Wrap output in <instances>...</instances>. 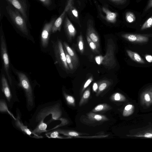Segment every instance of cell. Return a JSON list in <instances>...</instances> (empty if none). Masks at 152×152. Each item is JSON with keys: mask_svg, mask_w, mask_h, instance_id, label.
<instances>
[{"mask_svg": "<svg viewBox=\"0 0 152 152\" xmlns=\"http://www.w3.org/2000/svg\"><path fill=\"white\" fill-rule=\"evenodd\" d=\"M115 44L112 38L107 39L106 53L104 56L99 55L95 57V60L97 64L102 65L105 68L110 70L115 68L116 65L115 52Z\"/></svg>", "mask_w": 152, "mask_h": 152, "instance_id": "cell-1", "label": "cell"}, {"mask_svg": "<svg viewBox=\"0 0 152 152\" xmlns=\"http://www.w3.org/2000/svg\"><path fill=\"white\" fill-rule=\"evenodd\" d=\"M19 81V86L24 90L27 99V104L28 107H33L34 105V99L32 89L27 76L20 71H15Z\"/></svg>", "mask_w": 152, "mask_h": 152, "instance_id": "cell-2", "label": "cell"}, {"mask_svg": "<svg viewBox=\"0 0 152 152\" xmlns=\"http://www.w3.org/2000/svg\"><path fill=\"white\" fill-rule=\"evenodd\" d=\"M6 9L12 22L17 28L23 34L28 36V30L27 26V22L19 11L10 6L7 7Z\"/></svg>", "mask_w": 152, "mask_h": 152, "instance_id": "cell-3", "label": "cell"}, {"mask_svg": "<svg viewBox=\"0 0 152 152\" xmlns=\"http://www.w3.org/2000/svg\"><path fill=\"white\" fill-rule=\"evenodd\" d=\"M1 25L0 29V45L1 55L4 70L9 81L10 85L12 84V80L9 74L10 62L7 45L4 34Z\"/></svg>", "mask_w": 152, "mask_h": 152, "instance_id": "cell-4", "label": "cell"}, {"mask_svg": "<svg viewBox=\"0 0 152 152\" xmlns=\"http://www.w3.org/2000/svg\"><path fill=\"white\" fill-rule=\"evenodd\" d=\"M53 47L57 62L66 71L70 69L67 63L66 56L61 41L58 40L53 44Z\"/></svg>", "mask_w": 152, "mask_h": 152, "instance_id": "cell-5", "label": "cell"}, {"mask_svg": "<svg viewBox=\"0 0 152 152\" xmlns=\"http://www.w3.org/2000/svg\"><path fill=\"white\" fill-rule=\"evenodd\" d=\"M56 18H52L50 21L46 23L42 29L41 37V43L42 47L46 48L48 45L49 40Z\"/></svg>", "mask_w": 152, "mask_h": 152, "instance_id": "cell-6", "label": "cell"}, {"mask_svg": "<svg viewBox=\"0 0 152 152\" xmlns=\"http://www.w3.org/2000/svg\"><path fill=\"white\" fill-rule=\"evenodd\" d=\"M73 0H67L66 5L61 15L56 19L53 25L52 32L54 33L58 31H60L61 26L65 15L70 7L73 4Z\"/></svg>", "mask_w": 152, "mask_h": 152, "instance_id": "cell-7", "label": "cell"}, {"mask_svg": "<svg viewBox=\"0 0 152 152\" xmlns=\"http://www.w3.org/2000/svg\"><path fill=\"white\" fill-rule=\"evenodd\" d=\"M64 27L67 39L71 42L75 36L76 31L66 15L64 20Z\"/></svg>", "mask_w": 152, "mask_h": 152, "instance_id": "cell-8", "label": "cell"}, {"mask_svg": "<svg viewBox=\"0 0 152 152\" xmlns=\"http://www.w3.org/2000/svg\"><path fill=\"white\" fill-rule=\"evenodd\" d=\"M18 10L26 22L28 21L26 4L22 0H5Z\"/></svg>", "mask_w": 152, "mask_h": 152, "instance_id": "cell-9", "label": "cell"}, {"mask_svg": "<svg viewBox=\"0 0 152 152\" xmlns=\"http://www.w3.org/2000/svg\"><path fill=\"white\" fill-rule=\"evenodd\" d=\"M121 36L127 40L133 43H144L148 42L149 40L147 36L141 34H122Z\"/></svg>", "mask_w": 152, "mask_h": 152, "instance_id": "cell-10", "label": "cell"}, {"mask_svg": "<svg viewBox=\"0 0 152 152\" xmlns=\"http://www.w3.org/2000/svg\"><path fill=\"white\" fill-rule=\"evenodd\" d=\"M86 35L99 46V36L94 27L92 20L90 19H89L87 22Z\"/></svg>", "mask_w": 152, "mask_h": 152, "instance_id": "cell-11", "label": "cell"}, {"mask_svg": "<svg viewBox=\"0 0 152 152\" xmlns=\"http://www.w3.org/2000/svg\"><path fill=\"white\" fill-rule=\"evenodd\" d=\"M87 123H101L108 121L109 119L105 116L90 112L87 114Z\"/></svg>", "mask_w": 152, "mask_h": 152, "instance_id": "cell-12", "label": "cell"}, {"mask_svg": "<svg viewBox=\"0 0 152 152\" xmlns=\"http://www.w3.org/2000/svg\"><path fill=\"white\" fill-rule=\"evenodd\" d=\"M2 90L8 101L10 102L12 97V95L7 80L4 74L1 77Z\"/></svg>", "mask_w": 152, "mask_h": 152, "instance_id": "cell-13", "label": "cell"}, {"mask_svg": "<svg viewBox=\"0 0 152 152\" xmlns=\"http://www.w3.org/2000/svg\"><path fill=\"white\" fill-rule=\"evenodd\" d=\"M102 10L105 14L103 18L106 21L112 23H114L116 22L117 16L116 13L111 11L106 6H103Z\"/></svg>", "mask_w": 152, "mask_h": 152, "instance_id": "cell-14", "label": "cell"}, {"mask_svg": "<svg viewBox=\"0 0 152 152\" xmlns=\"http://www.w3.org/2000/svg\"><path fill=\"white\" fill-rule=\"evenodd\" d=\"M17 116L16 120H14L15 126L17 128L27 135L29 136L31 135L33 133L32 132H31L20 121V116L18 112H17Z\"/></svg>", "mask_w": 152, "mask_h": 152, "instance_id": "cell-15", "label": "cell"}, {"mask_svg": "<svg viewBox=\"0 0 152 152\" xmlns=\"http://www.w3.org/2000/svg\"><path fill=\"white\" fill-rule=\"evenodd\" d=\"M63 45L64 48L66 50L67 53L70 56L73 61L75 67L78 64V59L75 52L65 42H64Z\"/></svg>", "mask_w": 152, "mask_h": 152, "instance_id": "cell-16", "label": "cell"}, {"mask_svg": "<svg viewBox=\"0 0 152 152\" xmlns=\"http://www.w3.org/2000/svg\"><path fill=\"white\" fill-rule=\"evenodd\" d=\"M111 84V82L108 80H103L100 81L98 84V89L96 95L99 96L108 88Z\"/></svg>", "mask_w": 152, "mask_h": 152, "instance_id": "cell-17", "label": "cell"}, {"mask_svg": "<svg viewBox=\"0 0 152 152\" xmlns=\"http://www.w3.org/2000/svg\"><path fill=\"white\" fill-rule=\"evenodd\" d=\"M126 52L129 56L134 61L139 63H145L143 59L137 53L129 50H126Z\"/></svg>", "mask_w": 152, "mask_h": 152, "instance_id": "cell-18", "label": "cell"}, {"mask_svg": "<svg viewBox=\"0 0 152 152\" xmlns=\"http://www.w3.org/2000/svg\"><path fill=\"white\" fill-rule=\"evenodd\" d=\"M47 127V124L44 123L43 121H41L40 123L33 130L32 132L33 134L37 136V134H39L42 133L47 132L46 129Z\"/></svg>", "mask_w": 152, "mask_h": 152, "instance_id": "cell-19", "label": "cell"}, {"mask_svg": "<svg viewBox=\"0 0 152 152\" xmlns=\"http://www.w3.org/2000/svg\"><path fill=\"white\" fill-rule=\"evenodd\" d=\"M112 108L111 107L107 104L104 103L96 106L92 110V111L94 113L102 112L107 111Z\"/></svg>", "mask_w": 152, "mask_h": 152, "instance_id": "cell-20", "label": "cell"}, {"mask_svg": "<svg viewBox=\"0 0 152 152\" xmlns=\"http://www.w3.org/2000/svg\"><path fill=\"white\" fill-rule=\"evenodd\" d=\"M67 13L74 20H75V21H78L77 20H78L79 19L78 12L77 10L73 6V4L70 7ZM78 23L80 26L78 22Z\"/></svg>", "mask_w": 152, "mask_h": 152, "instance_id": "cell-21", "label": "cell"}, {"mask_svg": "<svg viewBox=\"0 0 152 152\" xmlns=\"http://www.w3.org/2000/svg\"><path fill=\"white\" fill-rule=\"evenodd\" d=\"M86 39L88 45L92 51L96 54H99L100 53L99 50V46L95 42L92 41L87 35Z\"/></svg>", "mask_w": 152, "mask_h": 152, "instance_id": "cell-22", "label": "cell"}, {"mask_svg": "<svg viewBox=\"0 0 152 152\" xmlns=\"http://www.w3.org/2000/svg\"><path fill=\"white\" fill-rule=\"evenodd\" d=\"M56 130L59 132L60 134L68 136L76 137L80 136V135L81 134L79 133L73 131L68 130L59 129H56Z\"/></svg>", "mask_w": 152, "mask_h": 152, "instance_id": "cell-23", "label": "cell"}, {"mask_svg": "<svg viewBox=\"0 0 152 152\" xmlns=\"http://www.w3.org/2000/svg\"><path fill=\"white\" fill-rule=\"evenodd\" d=\"M0 111L1 112H6L9 114L14 119L16 118L8 110L7 104L3 99H1L0 101Z\"/></svg>", "mask_w": 152, "mask_h": 152, "instance_id": "cell-24", "label": "cell"}, {"mask_svg": "<svg viewBox=\"0 0 152 152\" xmlns=\"http://www.w3.org/2000/svg\"><path fill=\"white\" fill-rule=\"evenodd\" d=\"M90 95V88H88L84 92L79 103V106H81L86 104L88 100Z\"/></svg>", "mask_w": 152, "mask_h": 152, "instance_id": "cell-25", "label": "cell"}, {"mask_svg": "<svg viewBox=\"0 0 152 152\" xmlns=\"http://www.w3.org/2000/svg\"><path fill=\"white\" fill-rule=\"evenodd\" d=\"M77 45L79 51L81 54H83L84 51V44L83 37L82 34H80L78 37Z\"/></svg>", "mask_w": 152, "mask_h": 152, "instance_id": "cell-26", "label": "cell"}, {"mask_svg": "<svg viewBox=\"0 0 152 152\" xmlns=\"http://www.w3.org/2000/svg\"><path fill=\"white\" fill-rule=\"evenodd\" d=\"M63 94L67 104L71 106H75V101L74 98L72 96L67 94L64 91Z\"/></svg>", "mask_w": 152, "mask_h": 152, "instance_id": "cell-27", "label": "cell"}, {"mask_svg": "<svg viewBox=\"0 0 152 152\" xmlns=\"http://www.w3.org/2000/svg\"><path fill=\"white\" fill-rule=\"evenodd\" d=\"M60 133L56 130L46 134L47 137L49 138L63 139L65 137L61 136Z\"/></svg>", "mask_w": 152, "mask_h": 152, "instance_id": "cell-28", "label": "cell"}, {"mask_svg": "<svg viewBox=\"0 0 152 152\" xmlns=\"http://www.w3.org/2000/svg\"><path fill=\"white\" fill-rule=\"evenodd\" d=\"M64 50L65 54L67 63L70 69L72 70L75 67L73 61L71 57L67 53L66 50L64 48Z\"/></svg>", "mask_w": 152, "mask_h": 152, "instance_id": "cell-29", "label": "cell"}, {"mask_svg": "<svg viewBox=\"0 0 152 152\" xmlns=\"http://www.w3.org/2000/svg\"><path fill=\"white\" fill-rule=\"evenodd\" d=\"M110 98L111 100L113 101H123L124 98L120 94L116 93L113 94Z\"/></svg>", "mask_w": 152, "mask_h": 152, "instance_id": "cell-30", "label": "cell"}, {"mask_svg": "<svg viewBox=\"0 0 152 152\" xmlns=\"http://www.w3.org/2000/svg\"><path fill=\"white\" fill-rule=\"evenodd\" d=\"M126 19L128 22L132 23L135 20L136 18L133 13L131 12H127L126 14Z\"/></svg>", "mask_w": 152, "mask_h": 152, "instance_id": "cell-31", "label": "cell"}, {"mask_svg": "<svg viewBox=\"0 0 152 152\" xmlns=\"http://www.w3.org/2000/svg\"><path fill=\"white\" fill-rule=\"evenodd\" d=\"M152 16L149 18L143 24L141 28V30H143L152 27Z\"/></svg>", "mask_w": 152, "mask_h": 152, "instance_id": "cell-32", "label": "cell"}, {"mask_svg": "<svg viewBox=\"0 0 152 152\" xmlns=\"http://www.w3.org/2000/svg\"><path fill=\"white\" fill-rule=\"evenodd\" d=\"M93 80V77L92 76H90L88 78L83 86L81 91V93H83L85 89L90 85Z\"/></svg>", "mask_w": 152, "mask_h": 152, "instance_id": "cell-33", "label": "cell"}, {"mask_svg": "<svg viewBox=\"0 0 152 152\" xmlns=\"http://www.w3.org/2000/svg\"><path fill=\"white\" fill-rule=\"evenodd\" d=\"M44 5L49 6L52 4L51 0H39Z\"/></svg>", "mask_w": 152, "mask_h": 152, "instance_id": "cell-34", "label": "cell"}, {"mask_svg": "<svg viewBox=\"0 0 152 152\" xmlns=\"http://www.w3.org/2000/svg\"><path fill=\"white\" fill-rule=\"evenodd\" d=\"M111 1L117 4H123L124 3L126 0H110Z\"/></svg>", "mask_w": 152, "mask_h": 152, "instance_id": "cell-35", "label": "cell"}, {"mask_svg": "<svg viewBox=\"0 0 152 152\" xmlns=\"http://www.w3.org/2000/svg\"><path fill=\"white\" fill-rule=\"evenodd\" d=\"M98 87V84L96 82L94 83L93 85V91L95 92H97Z\"/></svg>", "mask_w": 152, "mask_h": 152, "instance_id": "cell-36", "label": "cell"}, {"mask_svg": "<svg viewBox=\"0 0 152 152\" xmlns=\"http://www.w3.org/2000/svg\"><path fill=\"white\" fill-rule=\"evenodd\" d=\"M146 60L149 62H152V56L150 55H146L145 56Z\"/></svg>", "mask_w": 152, "mask_h": 152, "instance_id": "cell-37", "label": "cell"}, {"mask_svg": "<svg viewBox=\"0 0 152 152\" xmlns=\"http://www.w3.org/2000/svg\"><path fill=\"white\" fill-rule=\"evenodd\" d=\"M145 100L147 102H149L150 100V97L149 95L147 93H146L144 95Z\"/></svg>", "mask_w": 152, "mask_h": 152, "instance_id": "cell-38", "label": "cell"}, {"mask_svg": "<svg viewBox=\"0 0 152 152\" xmlns=\"http://www.w3.org/2000/svg\"><path fill=\"white\" fill-rule=\"evenodd\" d=\"M132 105L131 104H129L126 106L124 108V112L128 111L132 107Z\"/></svg>", "mask_w": 152, "mask_h": 152, "instance_id": "cell-39", "label": "cell"}, {"mask_svg": "<svg viewBox=\"0 0 152 152\" xmlns=\"http://www.w3.org/2000/svg\"><path fill=\"white\" fill-rule=\"evenodd\" d=\"M152 7V0H150L145 9L146 11Z\"/></svg>", "mask_w": 152, "mask_h": 152, "instance_id": "cell-40", "label": "cell"}, {"mask_svg": "<svg viewBox=\"0 0 152 152\" xmlns=\"http://www.w3.org/2000/svg\"><path fill=\"white\" fill-rule=\"evenodd\" d=\"M145 136L147 137H152V134L151 133H146L145 135Z\"/></svg>", "mask_w": 152, "mask_h": 152, "instance_id": "cell-41", "label": "cell"}, {"mask_svg": "<svg viewBox=\"0 0 152 152\" xmlns=\"http://www.w3.org/2000/svg\"></svg>", "mask_w": 152, "mask_h": 152, "instance_id": "cell-42", "label": "cell"}]
</instances>
